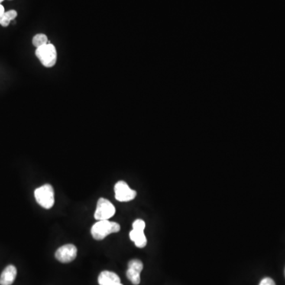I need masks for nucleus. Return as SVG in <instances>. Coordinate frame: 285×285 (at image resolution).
Here are the masks:
<instances>
[{
	"mask_svg": "<svg viewBox=\"0 0 285 285\" xmlns=\"http://www.w3.org/2000/svg\"><path fill=\"white\" fill-rule=\"evenodd\" d=\"M121 230V226L116 222L99 221L91 228V234L95 239L102 240L112 233H117Z\"/></svg>",
	"mask_w": 285,
	"mask_h": 285,
	"instance_id": "f257e3e1",
	"label": "nucleus"
},
{
	"mask_svg": "<svg viewBox=\"0 0 285 285\" xmlns=\"http://www.w3.org/2000/svg\"><path fill=\"white\" fill-rule=\"evenodd\" d=\"M34 196L37 203L46 209H49L54 205V189L51 185L46 184L37 188L34 192Z\"/></svg>",
	"mask_w": 285,
	"mask_h": 285,
	"instance_id": "f03ea898",
	"label": "nucleus"
},
{
	"mask_svg": "<svg viewBox=\"0 0 285 285\" xmlns=\"http://www.w3.org/2000/svg\"><path fill=\"white\" fill-rule=\"evenodd\" d=\"M36 56L46 68H52L56 64L57 60V53L54 46L46 44L37 48Z\"/></svg>",
	"mask_w": 285,
	"mask_h": 285,
	"instance_id": "7ed1b4c3",
	"label": "nucleus"
},
{
	"mask_svg": "<svg viewBox=\"0 0 285 285\" xmlns=\"http://www.w3.org/2000/svg\"><path fill=\"white\" fill-rule=\"evenodd\" d=\"M146 224L143 220H137L133 224V230L129 234L131 241L139 248H144L147 245V238L144 234Z\"/></svg>",
	"mask_w": 285,
	"mask_h": 285,
	"instance_id": "20e7f679",
	"label": "nucleus"
},
{
	"mask_svg": "<svg viewBox=\"0 0 285 285\" xmlns=\"http://www.w3.org/2000/svg\"><path fill=\"white\" fill-rule=\"evenodd\" d=\"M116 209L114 205L105 198H100L97 204L95 218L97 221H107L115 214Z\"/></svg>",
	"mask_w": 285,
	"mask_h": 285,
	"instance_id": "39448f33",
	"label": "nucleus"
},
{
	"mask_svg": "<svg viewBox=\"0 0 285 285\" xmlns=\"http://www.w3.org/2000/svg\"><path fill=\"white\" fill-rule=\"evenodd\" d=\"M115 191V198L121 202H128L135 199L137 192L133 190L128 186V184L124 181L117 182L114 187Z\"/></svg>",
	"mask_w": 285,
	"mask_h": 285,
	"instance_id": "423d86ee",
	"label": "nucleus"
},
{
	"mask_svg": "<svg viewBox=\"0 0 285 285\" xmlns=\"http://www.w3.org/2000/svg\"><path fill=\"white\" fill-rule=\"evenodd\" d=\"M55 256L60 262H72L77 256V248L72 244H67L58 249Z\"/></svg>",
	"mask_w": 285,
	"mask_h": 285,
	"instance_id": "0eeeda50",
	"label": "nucleus"
},
{
	"mask_svg": "<svg viewBox=\"0 0 285 285\" xmlns=\"http://www.w3.org/2000/svg\"><path fill=\"white\" fill-rule=\"evenodd\" d=\"M144 265L140 260L134 259L128 262V269L127 270V277L134 285L140 284V273L143 270Z\"/></svg>",
	"mask_w": 285,
	"mask_h": 285,
	"instance_id": "6e6552de",
	"label": "nucleus"
},
{
	"mask_svg": "<svg viewBox=\"0 0 285 285\" xmlns=\"http://www.w3.org/2000/svg\"><path fill=\"white\" fill-rule=\"evenodd\" d=\"M98 281L99 285H123L118 275L111 271H103L100 273Z\"/></svg>",
	"mask_w": 285,
	"mask_h": 285,
	"instance_id": "1a4fd4ad",
	"label": "nucleus"
},
{
	"mask_svg": "<svg viewBox=\"0 0 285 285\" xmlns=\"http://www.w3.org/2000/svg\"><path fill=\"white\" fill-rule=\"evenodd\" d=\"M17 276V269L15 266H8L5 268L0 276V285H11Z\"/></svg>",
	"mask_w": 285,
	"mask_h": 285,
	"instance_id": "9d476101",
	"label": "nucleus"
},
{
	"mask_svg": "<svg viewBox=\"0 0 285 285\" xmlns=\"http://www.w3.org/2000/svg\"><path fill=\"white\" fill-rule=\"evenodd\" d=\"M46 44H48V38L47 36L45 35V34L40 33V34H37V35L33 37V45L35 46L37 49Z\"/></svg>",
	"mask_w": 285,
	"mask_h": 285,
	"instance_id": "9b49d317",
	"label": "nucleus"
},
{
	"mask_svg": "<svg viewBox=\"0 0 285 285\" xmlns=\"http://www.w3.org/2000/svg\"><path fill=\"white\" fill-rule=\"evenodd\" d=\"M17 15H18V13L16 12V11H14V10H11V11L5 12V14H4V18L8 20V21H12V20H14V18L17 17Z\"/></svg>",
	"mask_w": 285,
	"mask_h": 285,
	"instance_id": "f8f14e48",
	"label": "nucleus"
},
{
	"mask_svg": "<svg viewBox=\"0 0 285 285\" xmlns=\"http://www.w3.org/2000/svg\"><path fill=\"white\" fill-rule=\"evenodd\" d=\"M259 285H276V283H275L273 279L270 278V277H266L260 282Z\"/></svg>",
	"mask_w": 285,
	"mask_h": 285,
	"instance_id": "ddd939ff",
	"label": "nucleus"
},
{
	"mask_svg": "<svg viewBox=\"0 0 285 285\" xmlns=\"http://www.w3.org/2000/svg\"><path fill=\"white\" fill-rule=\"evenodd\" d=\"M5 14V11H4V7H3L1 4H0V17H3Z\"/></svg>",
	"mask_w": 285,
	"mask_h": 285,
	"instance_id": "4468645a",
	"label": "nucleus"
},
{
	"mask_svg": "<svg viewBox=\"0 0 285 285\" xmlns=\"http://www.w3.org/2000/svg\"><path fill=\"white\" fill-rule=\"evenodd\" d=\"M3 1H4V0H0V4H1V3L3 2Z\"/></svg>",
	"mask_w": 285,
	"mask_h": 285,
	"instance_id": "2eb2a0df",
	"label": "nucleus"
}]
</instances>
